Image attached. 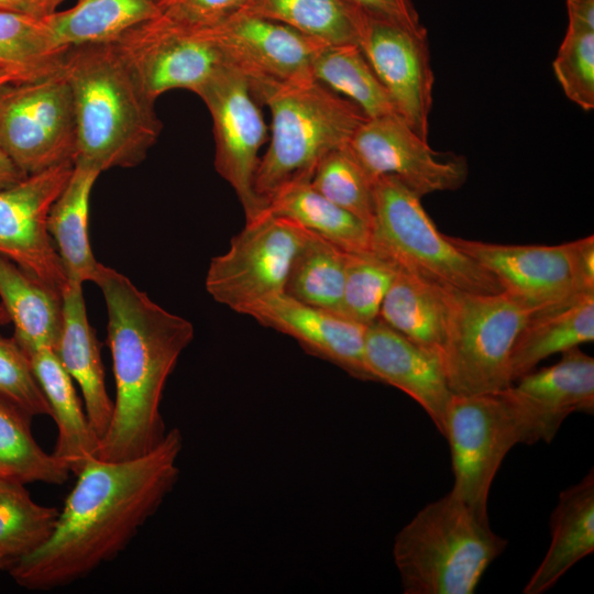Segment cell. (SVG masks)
Returning <instances> with one entry per match:
<instances>
[{"label": "cell", "instance_id": "obj_1", "mask_svg": "<svg viewBox=\"0 0 594 594\" xmlns=\"http://www.w3.org/2000/svg\"><path fill=\"white\" fill-rule=\"evenodd\" d=\"M182 449V433L173 429L140 458L90 459L76 475L52 535L8 570L12 579L28 590L47 591L113 560L173 490Z\"/></svg>", "mask_w": 594, "mask_h": 594}, {"label": "cell", "instance_id": "obj_2", "mask_svg": "<svg viewBox=\"0 0 594 594\" xmlns=\"http://www.w3.org/2000/svg\"><path fill=\"white\" fill-rule=\"evenodd\" d=\"M94 283L106 301L116 382L112 417L97 458L131 460L155 449L167 433L160 405L168 376L194 338V327L111 267L101 264Z\"/></svg>", "mask_w": 594, "mask_h": 594}, {"label": "cell", "instance_id": "obj_3", "mask_svg": "<svg viewBox=\"0 0 594 594\" xmlns=\"http://www.w3.org/2000/svg\"><path fill=\"white\" fill-rule=\"evenodd\" d=\"M68 81L77 148L74 163L101 173L141 164L156 143L162 122L112 42L68 47L62 61Z\"/></svg>", "mask_w": 594, "mask_h": 594}, {"label": "cell", "instance_id": "obj_4", "mask_svg": "<svg viewBox=\"0 0 594 594\" xmlns=\"http://www.w3.org/2000/svg\"><path fill=\"white\" fill-rule=\"evenodd\" d=\"M249 84L256 101L272 116L270 145L254 180L256 194L266 204L285 184L310 179L319 161L348 145L367 119L358 106L314 78Z\"/></svg>", "mask_w": 594, "mask_h": 594}, {"label": "cell", "instance_id": "obj_5", "mask_svg": "<svg viewBox=\"0 0 594 594\" xmlns=\"http://www.w3.org/2000/svg\"><path fill=\"white\" fill-rule=\"evenodd\" d=\"M506 547L487 514L449 492L400 529L393 556L405 594H472Z\"/></svg>", "mask_w": 594, "mask_h": 594}, {"label": "cell", "instance_id": "obj_6", "mask_svg": "<svg viewBox=\"0 0 594 594\" xmlns=\"http://www.w3.org/2000/svg\"><path fill=\"white\" fill-rule=\"evenodd\" d=\"M372 250L398 268L444 288L475 294L503 292L496 278L442 234L421 197L395 176L375 179Z\"/></svg>", "mask_w": 594, "mask_h": 594}, {"label": "cell", "instance_id": "obj_7", "mask_svg": "<svg viewBox=\"0 0 594 594\" xmlns=\"http://www.w3.org/2000/svg\"><path fill=\"white\" fill-rule=\"evenodd\" d=\"M441 360L452 394L497 393L513 385L510 353L532 310L504 292L449 289Z\"/></svg>", "mask_w": 594, "mask_h": 594}, {"label": "cell", "instance_id": "obj_8", "mask_svg": "<svg viewBox=\"0 0 594 594\" xmlns=\"http://www.w3.org/2000/svg\"><path fill=\"white\" fill-rule=\"evenodd\" d=\"M443 437L454 476L450 492L483 514H487L490 490L506 454L518 443L540 441L532 421L505 391L452 394Z\"/></svg>", "mask_w": 594, "mask_h": 594}, {"label": "cell", "instance_id": "obj_9", "mask_svg": "<svg viewBox=\"0 0 594 594\" xmlns=\"http://www.w3.org/2000/svg\"><path fill=\"white\" fill-rule=\"evenodd\" d=\"M0 146L25 175L74 163L76 120L62 66L0 89Z\"/></svg>", "mask_w": 594, "mask_h": 594}, {"label": "cell", "instance_id": "obj_10", "mask_svg": "<svg viewBox=\"0 0 594 594\" xmlns=\"http://www.w3.org/2000/svg\"><path fill=\"white\" fill-rule=\"evenodd\" d=\"M308 230L265 210L245 221L227 252L211 258L206 290L219 304L239 311L273 294L285 292L290 266Z\"/></svg>", "mask_w": 594, "mask_h": 594}, {"label": "cell", "instance_id": "obj_11", "mask_svg": "<svg viewBox=\"0 0 594 594\" xmlns=\"http://www.w3.org/2000/svg\"><path fill=\"white\" fill-rule=\"evenodd\" d=\"M112 43L154 101L173 89L199 96L228 66L204 28L161 13L127 30Z\"/></svg>", "mask_w": 594, "mask_h": 594}, {"label": "cell", "instance_id": "obj_12", "mask_svg": "<svg viewBox=\"0 0 594 594\" xmlns=\"http://www.w3.org/2000/svg\"><path fill=\"white\" fill-rule=\"evenodd\" d=\"M198 97L212 120L215 168L234 190L245 221H251L267 208L254 187L258 151L267 129L249 80L239 70L226 66Z\"/></svg>", "mask_w": 594, "mask_h": 594}, {"label": "cell", "instance_id": "obj_13", "mask_svg": "<svg viewBox=\"0 0 594 594\" xmlns=\"http://www.w3.org/2000/svg\"><path fill=\"white\" fill-rule=\"evenodd\" d=\"M73 167L61 164L0 190V255L59 293L68 280L47 218Z\"/></svg>", "mask_w": 594, "mask_h": 594}, {"label": "cell", "instance_id": "obj_14", "mask_svg": "<svg viewBox=\"0 0 594 594\" xmlns=\"http://www.w3.org/2000/svg\"><path fill=\"white\" fill-rule=\"evenodd\" d=\"M349 147L374 178L395 176L421 198L459 189L469 174L465 157L432 150L396 113L366 119Z\"/></svg>", "mask_w": 594, "mask_h": 594}, {"label": "cell", "instance_id": "obj_15", "mask_svg": "<svg viewBox=\"0 0 594 594\" xmlns=\"http://www.w3.org/2000/svg\"><path fill=\"white\" fill-rule=\"evenodd\" d=\"M498 282L502 290L532 312L586 290L576 272L572 242L559 245L495 244L448 235Z\"/></svg>", "mask_w": 594, "mask_h": 594}, {"label": "cell", "instance_id": "obj_16", "mask_svg": "<svg viewBox=\"0 0 594 594\" xmlns=\"http://www.w3.org/2000/svg\"><path fill=\"white\" fill-rule=\"evenodd\" d=\"M358 45L387 90L397 114L428 141L435 79L427 33L365 14Z\"/></svg>", "mask_w": 594, "mask_h": 594}, {"label": "cell", "instance_id": "obj_17", "mask_svg": "<svg viewBox=\"0 0 594 594\" xmlns=\"http://www.w3.org/2000/svg\"><path fill=\"white\" fill-rule=\"evenodd\" d=\"M204 29L226 64L248 80L312 78L314 59L327 45L280 22L241 12Z\"/></svg>", "mask_w": 594, "mask_h": 594}, {"label": "cell", "instance_id": "obj_18", "mask_svg": "<svg viewBox=\"0 0 594 594\" xmlns=\"http://www.w3.org/2000/svg\"><path fill=\"white\" fill-rule=\"evenodd\" d=\"M238 314L290 336L307 351L338 365L355 378L374 381L365 362L367 326L301 302L285 292L251 302Z\"/></svg>", "mask_w": 594, "mask_h": 594}, {"label": "cell", "instance_id": "obj_19", "mask_svg": "<svg viewBox=\"0 0 594 594\" xmlns=\"http://www.w3.org/2000/svg\"><path fill=\"white\" fill-rule=\"evenodd\" d=\"M364 352L374 381L392 385L416 400L443 436L452 392L441 355L380 319L366 327Z\"/></svg>", "mask_w": 594, "mask_h": 594}, {"label": "cell", "instance_id": "obj_20", "mask_svg": "<svg viewBox=\"0 0 594 594\" xmlns=\"http://www.w3.org/2000/svg\"><path fill=\"white\" fill-rule=\"evenodd\" d=\"M559 362L522 375L504 389L527 414L539 439L550 442L573 413H594V359L579 346Z\"/></svg>", "mask_w": 594, "mask_h": 594}, {"label": "cell", "instance_id": "obj_21", "mask_svg": "<svg viewBox=\"0 0 594 594\" xmlns=\"http://www.w3.org/2000/svg\"><path fill=\"white\" fill-rule=\"evenodd\" d=\"M62 296L63 328L54 352L78 384L87 417L101 438L110 425L113 402L107 393L99 343L88 321L82 284L68 280Z\"/></svg>", "mask_w": 594, "mask_h": 594}, {"label": "cell", "instance_id": "obj_22", "mask_svg": "<svg viewBox=\"0 0 594 594\" xmlns=\"http://www.w3.org/2000/svg\"><path fill=\"white\" fill-rule=\"evenodd\" d=\"M551 541L539 566L524 587L525 594L550 590L575 563L594 550L593 469L560 493L550 518Z\"/></svg>", "mask_w": 594, "mask_h": 594}, {"label": "cell", "instance_id": "obj_23", "mask_svg": "<svg viewBox=\"0 0 594 594\" xmlns=\"http://www.w3.org/2000/svg\"><path fill=\"white\" fill-rule=\"evenodd\" d=\"M28 358L57 427L52 454L77 475L90 459L97 457L100 438L55 352L42 348L29 353Z\"/></svg>", "mask_w": 594, "mask_h": 594}, {"label": "cell", "instance_id": "obj_24", "mask_svg": "<svg viewBox=\"0 0 594 594\" xmlns=\"http://www.w3.org/2000/svg\"><path fill=\"white\" fill-rule=\"evenodd\" d=\"M594 340V293L579 294L530 315L510 353L513 383L538 363Z\"/></svg>", "mask_w": 594, "mask_h": 594}, {"label": "cell", "instance_id": "obj_25", "mask_svg": "<svg viewBox=\"0 0 594 594\" xmlns=\"http://www.w3.org/2000/svg\"><path fill=\"white\" fill-rule=\"evenodd\" d=\"M0 299L24 353L55 350L63 328L62 293L0 255Z\"/></svg>", "mask_w": 594, "mask_h": 594}, {"label": "cell", "instance_id": "obj_26", "mask_svg": "<svg viewBox=\"0 0 594 594\" xmlns=\"http://www.w3.org/2000/svg\"><path fill=\"white\" fill-rule=\"evenodd\" d=\"M100 174L95 167L74 163L72 174L48 213L47 230L67 280L94 283L101 265L94 256L88 237L89 201Z\"/></svg>", "mask_w": 594, "mask_h": 594}, {"label": "cell", "instance_id": "obj_27", "mask_svg": "<svg viewBox=\"0 0 594 594\" xmlns=\"http://www.w3.org/2000/svg\"><path fill=\"white\" fill-rule=\"evenodd\" d=\"M449 289L398 268L377 319L441 355L449 318Z\"/></svg>", "mask_w": 594, "mask_h": 594}, {"label": "cell", "instance_id": "obj_28", "mask_svg": "<svg viewBox=\"0 0 594 594\" xmlns=\"http://www.w3.org/2000/svg\"><path fill=\"white\" fill-rule=\"evenodd\" d=\"M266 210L296 222L344 252L372 249L371 228L318 193L308 178L295 179L278 188L267 199Z\"/></svg>", "mask_w": 594, "mask_h": 594}, {"label": "cell", "instance_id": "obj_29", "mask_svg": "<svg viewBox=\"0 0 594 594\" xmlns=\"http://www.w3.org/2000/svg\"><path fill=\"white\" fill-rule=\"evenodd\" d=\"M238 12L274 20L327 44H356L365 13L345 0H246Z\"/></svg>", "mask_w": 594, "mask_h": 594}, {"label": "cell", "instance_id": "obj_30", "mask_svg": "<svg viewBox=\"0 0 594 594\" xmlns=\"http://www.w3.org/2000/svg\"><path fill=\"white\" fill-rule=\"evenodd\" d=\"M156 0H77L47 18L57 42L68 48L113 42L127 30L158 14Z\"/></svg>", "mask_w": 594, "mask_h": 594}, {"label": "cell", "instance_id": "obj_31", "mask_svg": "<svg viewBox=\"0 0 594 594\" xmlns=\"http://www.w3.org/2000/svg\"><path fill=\"white\" fill-rule=\"evenodd\" d=\"M312 78L346 98L367 119L394 114L395 106L356 44H327L314 59Z\"/></svg>", "mask_w": 594, "mask_h": 594}, {"label": "cell", "instance_id": "obj_32", "mask_svg": "<svg viewBox=\"0 0 594 594\" xmlns=\"http://www.w3.org/2000/svg\"><path fill=\"white\" fill-rule=\"evenodd\" d=\"M67 50L57 42L47 19L0 11V70L16 82L58 70Z\"/></svg>", "mask_w": 594, "mask_h": 594}, {"label": "cell", "instance_id": "obj_33", "mask_svg": "<svg viewBox=\"0 0 594 594\" xmlns=\"http://www.w3.org/2000/svg\"><path fill=\"white\" fill-rule=\"evenodd\" d=\"M345 258L346 252L308 231L290 266L285 293L301 302L340 315Z\"/></svg>", "mask_w": 594, "mask_h": 594}, {"label": "cell", "instance_id": "obj_34", "mask_svg": "<svg viewBox=\"0 0 594 594\" xmlns=\"http://www.w3.org/2000/svg\"><path fill=\"white\" fill-rule=\"evenodd\" d=\"M32 419L0 402V477L29 484L63 485L72 474L52 453L45 452L31 430Z\"/></svg>", "mask_w": 594, "mask_h": 594}, {"label": "cell", "instance_id": "obj_35", "mask_svg": "<svg viewBox=\"0 0 594 594\" xmlns=\"http://www.w3.org/2000/svg\"><path fill=\"white\" fill-rule=\"evenodd\" d=\"M59 509L36 503L24 484L0 477V557L12 565L52 535Z\"/></svg>", "mask_w": 594, "mask_h": 594}, {"label": "cell", "instance_id": "obj_36", "mask_svg": "<svg viewBox=\"0 0 594 594\" xmlns=\"http://www.w3.org/2000/svg\"><path fill=\"white\" fill-rule=\"evenodd\" d=\"M375 179L348 144L329 152L319 161L310 184L327 199L356 216L371 228L374 219Z\"/></svg>", "mask_w": 594, "mask_h": 594}, {"label": "cell", "instance_id": "obj_37", "mask_svg": "<svg viewBox=\"0 0 594 594\" xmlns=\"http://www.w3.org/2000/svg\"><path fill=\"white\" fill-rule=\"evenodd\" d=\"M398 267L374 250L348 253L340 315L369 326L378 318Z\"/></svg>", "mask_w": 594, "mask_h": 594}, {"label": "cell", "instance_id": "obj_38", "mask_svg": "<svg viewBox=\"0 0 594 594\" xmlns=\"http://www.w3.org/2000/svg\"><path fill=\"white\" fill-rule=\"evenodd\" d=\"M552 68L565 96L583 110H593L594 29L568 23Z\"/></svg>", "mask_w": 594, "mask_h": 594}, {"label": "cell", "instance_id": "obj_39", "mask_svg": "<svg viewBox=\"0 0 594 594\" xmlns=\"http://www.w3.org/2000/svg\"><path fill=\"white\" fill-rule=\"evenodd\" d=\"M0 402L29 418L51 416L50 405L16 341L0 336Z\"/></svg>", "mask_w": 594, "mask_h": 594}, {"label": "cell", "instance_id": "obj_40", "mask_svg": "<svg viewBox=\"0 0 594 594\" xmlns=\"http://www.w3.org/2000/svg\"><path fill=\"white\" fill-rule=\"evenodd\" d=\"M246 0H156L166 18L196 28L215 25L238 12Z\"/></svg>", "mask_w": 594, "mask_h": 594}, {"label": "cell", "instance_id": "obj_41", "mask_svg": "<svg viewBox=\"0 0 594 594\" xmlns=\"http://www.w3.org/2000/svg\"><path fill=\"white\" fill-rule=\"evenodd\" d=\"M366 15L400 25L416 33H427L414 0H345Z\"/></svg>", "mask_w": 594, "mask_h": 594}, {"label": "cell", "instance_id": "obj_42", "mask_svg": "<svg viewBox=\"0 0 594 594\" xmlns=\"http://www.w3.org/2000/svg\"><path fill=\"white\" fill-rule=\"evenodd\" d=\"M572 248L579 278L586 290L594 292V237L573 241Z\"/></svg>", "mask_w": 594, "mask_h": 594}, {"label": "cell", "instance_id": "obj_43", "mask_svg": "<svg viewBox=\"0 0 594 594\" xmlns=\"http://www.w3.org/2000/svg\"><path fill=\"white\" fill-rule=\"evenodd\" d=\"M66 0H0V11L43 20L58 11Z\"/></svg>", "mask_w": 594, "mask_h": 594}, {"label": "cell", "instance_id": "obj_44", "mask_svg": "<svg viewBox=\"0 0 594 594\" xmlns=\"http://www.w3.org/2000/svg\"><path fill=\"white\" fill-rule=\"evenodd\" d=\"M569 23L594 29V0H565Z\"/></svg>", "mask_w": 594, "mask_h": 594}, {"label": "cell", "instance_id": "obj_45", "mask_svg": "<svg viewBox=\"0 0 594 594\" xmlns=\"http://www.w3.org/2000/svg\"><path fill=\"white\" fill-rule=\"evenodd\" d=\"M25 175L7 155L3 148L0 146V190L10 187L20 180Z\"/></svg>", "mask_w": 594, "mask_h": 594}, {"label": "cell", "instance_id": "obj_46", "mask_svg": "<svg viewBox=\"0 0 594 594\" xmlns=\"http://www.w3.org/2000/svg\"><path fill=\"white\" fill-rule=\"evenodd\" d=\"M10 82H16V81L10 74L0 70V89Z\"/></svg>", "mask_w": 594, "mask_h": 594}, {"label": "cell", "instance_id": "obj_47", "mask_svg": "<svg viewBox=\"0 0 594 594\" xmlns=\"http://www.w3.org/2000/svg\"><path fill=\"white\" fill-rule=\"evenodd\" d=\"M12 566V562L6 558L0 557V571H8Z\"/></svg>", "mask_w": 594, "mask_h": 594}]
</instances>
